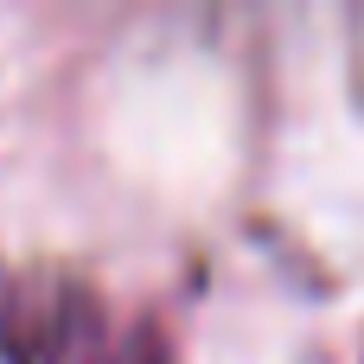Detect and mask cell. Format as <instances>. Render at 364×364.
Masks as SVG:
<instances>
[{
  "mask_svg": "<svg viewBox=\"0 0 364 364\" xmlns=\"http://www.w3.org/2000/svg\"><path fill=\"white\" fill-rule=\"evenodd\" d=\"M109 333V301L77 269H0V364H90Z\"/></svg>",
  "mask_w": 364,
  "mask_h": 364,
  "instance_id": "obj_1",
  "label": "cell"
},
{
  "mask_svg": "<svg viewBox=\"0 0 364 364\" xmlns=\"http://www.w3.org/2000/svg\"><path fill=\"white\" fill-rule=\"evenodd\" d=\"M90 364H179V352H173L166 326H160L154 314H141V320L115 326V333H109V346H102Z\"/></svg>",
  "mask_w": 364,
  "mask_h": 364,
  "instance_id": "obj_2",
  "label": "cell"
}]
</instances>
